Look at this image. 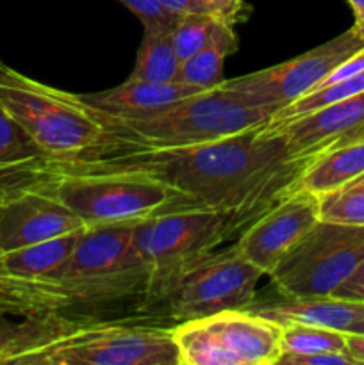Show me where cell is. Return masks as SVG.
Returning <instances> with one entry per match:
<instances>
[{"mask_svg":"<svg viewBox=\"0 0 364 365\" xmlns=\"http://www.w3.org/2000/svg\"><path fill=\"white\" fill-rule=\"evenodd\" d=\"M310 159H295L270 121L241 134L175 148L103 143L74 160L43 157L34 180L46 175H141L191 202L228 214L238 237L257 217L296 189Z\"/></svg>","mask_w":364,"mask_h":365,"instance_id":"cell-1","label":"cell"},{"mask_svg":"<svg viewBox=\"0 0 364 365\" xmlns=\"http://www.w3.org/2000/svg\"><path fill=\"white\" fill-rule=\"evenodd\" d=\"M275 113L271 107L250 106L221 84L150 113L100 114L107 128L103 143L175 148L241 134L270 121Z\"/></svg>","mask_w":364,"mask_h":365,"instance_id":"cell-2","label":"cell"},{"mask_svg":"<svg viewBox=\"0 0 364 365\" xmlns=\"http://www.w3.org/2000/svg\"><path fill=\"white\" fill-rule=\"evenodd\" d=\"M0 107L29 132L49 159H81L107 139L102 114L82 95L41 84L2 61Z\"/></svg>","mask_w":364,"mask_h":365,"instance_id":"cell-3","label":"cell"},{"mask_svg":"<svg viewBox=\"0 0 364 365\" xmlns=\"http://www.w3.org/2000/svg\"><path fill=\"white\" fill-rule=\"evenodd\" d=\"M136 223L84 227L70 259L50 280L70 298L74 310L136 299L138 309L148 274L132 242Z\"/></svg>","mask_w":364,"mask_h":365,"instance_id":"cell-4","label":"cell"},{"mask_svg":"<svg viewBox=\"0 0 364 365\" xmlns=\"http://www.w3.org/2000/svg\"><path fill=\"white\" fill-rule=\"evenodd\" d=\"M232 237L238 234L231 216L198 203L178 205L138 221L132 242L148 274L139 314L145 317L186 267Z\"/></svg>","mask_w":364,"mask_h":365,"instance_id":"cell-5","label":"cell"},{"mask_svg":"<svg viewBox=\"0 0 364 365\" xmlns=\"http://www.w3.org/2000/svg\"><path fill=\"white\" fill-rule=\"evenodd\" d=\"M13 365H178V351L171 327L84 321Z\"/></svg>","mask_w":364,"mask_h":365,"instance_id":"cell-6","label":"cell"},{"mask_svg":"<svg viewBox=\"0 0 364 365\" xmlns=\"http://www.w3.org/2000/svg\"><path fill=\"white\" fill-rule=\"evenodd\" d=\"M36 187L57 196L86 227L138 223L164 210L195 203L141 175H46L36 178L32 189Z\"/></svg>","mask_w":364,"mask_h":365,"instance_id":"cell-7","label":"cell"},{"mask_svg":"<svg viewBox=\"0 0 364 365\" xmlns=\"http://www.w3.org/2000/svg\"><path fill=\"white\" fill-rule=\"evenodd\" d=\"M263 277L266 274L236 245L225 252H211L186 267L145 317L177 324L223 310H245L256 299Z\"/></svg>","mask_w":364,"mask_h":365,"instance_id":"cell-8","label":"cell"},{"mask_svg":"<svg viewBox=\"0 0 364 365\" xmlns=\"http://www.w3.org/2000/svg\"><path fill=\"white\" fill-rule=\"evenodd\" d=\"M178 365H273L280 328L248 310H223L171 327Z\"/></svg>","mask_w":364,"mask_h":365,"instance_id":"cell-9","label":"cell"},{"mask_svg":"<svg viewBox=\"0 0 364 365\" xmlns=\"http://www.w3.org/2000/svg\"><path fill=\"white\" fill-rule=\"evenodd\" d=\"M364 259V225L318 221L270 274L288 294L332 296Z\"/></svg>","mask_w":364,"mask_h":365,"instance_id":"cell-10","label":"cell"},{"mask_svg":"<svg viewBox=\"0 0 364 365\" xmlns=\"http://www.w3.org/2000/svg\"><path fill=\"white\" fill-rule=\"evenodd\" d=\"M364 48V36L348 29L338 38L289 59L277 66L245 75L225 78L223 86L256 107H271L278 113L284 107L318 88L343 61Z\"/></svg>","mask_w":364,"mask_h":365,"instance_id":"cell-11","label":"cell"},{"mask_svg":"<svg viewBox=\"0 0 364 365\" xmlns=\"http://www.w3.org/2000/svg\"><path fill=\"white\" fill-rule=\"evenodd\" d=\"M320 221V200L307 189H293L238 237L236 248L270 277L275 267Z\"/></svg>","mask_w":364,"mask_h":365,"instance_id":"cell-12","label":"cell"},{"mask_svg":"<svg viewBox=\"0 0 364 365\" xmlns=\"http://www.w3.org/2000/svg\"><path fill=\"white\" fill-rule=\"evenodd\" d=\"M270 128L284 138L295 159H313L360 143L364 141V93L328 103L295 120H270Z\"/></svg>","mask_w":364,"mask_h":365,"instance_id":"cell-13","label":"cell"},{"mask_svg":"<svg viewBox=\"0 0 364 365\" xmlns=\"http://www.w3.org/2000/svg\"><path fill=\"white\" fill-rule=\"evenodd\" d=\"M84 227L81 217L52 192L27 189L0 203V252H14Z\"/></svg>","mask_w":364,"mask_h":365,"instance_id":"cell-14","label":"cell"},{"mask_svg":"<svg viewBox=\"0 0 364 365\" xmlns=\"http://www.w3.org/2000/svg\"><path fill=\"white\" fill-rule=\"evenodd\" d=\"M245 310L271 321L278 328L289 324L320 327L348 331L364 312V303L348 302L335 296L288 294L278 291L273 298H257Z\"/></svg>","mask_w":364,"mask_h":365,"instance_id":"cell-15","label":"cell"},{"mask_svg":"<svg viewBox=\"0 0 364 365\" xmlns=\"http://www.w3.org/2000/svg\"><path fill=\"white\" fill-rule=\"evenodd\" d=\"M206 91L196 86L186 82H148L127 78L123 84L113 89L93 95H82V98L100 113L111 116H123V114L150 113V110L163 109L170 103L178 102L182 98Z\"/></svg>","mask_w":364,"mask_h":365,"instance_id":"cell-16","label":"cell"},{"mask_svg":"<svg viewBox=\"0 0 364 365\" xmlns=\"http://www.w3.org/2000/svg\"><path fill=\"white\" fill-rule=\"evenodd\" d=\"M74 310L66 292L52 280L0 273V317L45 316Z\"/></svg>","mask_w":364,"mask_h":365,"instance_id":"cell-17","label":"cell"},{"mask_svg":"<svg viewBox=\"0 0 364 365\" xmlns=\"http://www.w3.org/2000/svg\"><path fill=\"white\" fill-rule=\"evenodd\" d=\"M84 321L63 312L25 317L24 323L0 321V365H13L21 355L56 341Z\"/></svg>","mask_w":364,"mask_h":365,"instance_id":"cell-18","label":"cell"},{"mask_svg":"<svg viewBox=\"0 0 364 365\" xmlns=\"http://www.w3.org/2000/svg\"><path fill=\"white\" fill-rule=\"evenodd\" d=\"M238 45L234 27L218 20L206 45L195 56L181 63L178 81L202 89L220 88L225 82V57L234 53L238 50Z\"/></svg>","mask_w":364,"mask_h":365,"instance_id":"cell-19","label":"cell"},{"mask_svg":"<svg viewBox=\"0 0 364 365\" xmlns=\"http://www.w3.org/2000/svg\"><path fill=\"white\" fill-rule=\"evenodd\" d=\"M364 173V141L341 146L313 157L300 175L296 187L325 195Z\"/></svg>","mask_w":364,"mask_h":365,"instance_id":"cell-20","label":"cell"},{"mask_svg":"<svg viewBox=\"0 0 364 365\" xmlns=\"http://www.w3.org/2000/svg\"><path fill=\"white\" fill-rule=\"evenodd\" d=\"M79 234L81 230L4 253V269L11 274H18V277L50 280L70 259L71 252L77 245Z\"/></svg>","mask_w":364,"mask_h":365,"instance_id":"cell-21","label":"cell"},{"mask_svg":"<svg viewBox=\"0 0 364 365\" xmlns=\"http://www.w3.org/2000/svg\"><path fill=\"white\" fill-rule=\"evenodd\" d=\"M171 31L145 29L138 50V59L131 77L136 81L173 82L178 81L181 61L171 45Z\"/></svg>","mask_w":364,"mask_h":365,"instance_id":"cell-22","label":"cell"},{"mask_svg":"<svg viewBox=\"0 0 364 365\" xmlns=\"http://www.w3.org/2000/svg\"><path fill=\"white\" fill-rule=\"evenodd\" d=\"M280 351L282 355L345 353L346 331L289 324V327L280 328Z\"/></svg>","mask_w":364,"mask_h":365,"instance_id":"cell-23","label":"cell"},{"mask_svg":"<svg viewBox=\"0 0 364 365\" xmlns=\"http://www.w3.org/2000/svg\"><path fill=\"white\" fill-rule=\"evenodd\" d=\"M320 220L343 225H364V173L318 196Z\"/></svg>","mask_w":364,"mask_h":365,"instance_id":"cell-24","label":"cell"},{"mask_svg":"<svg viewBox=\"0 0 364 365\" xmlns=\"http://www.w3.org/2000/svg\"><path fill=\"white\" fill-rule=\"evenodd\" d=\"M359 93H364V71L353 75V77L343 78V81L334 82V84L321 86V88L314 89L309 95L302 96L300 100L293 102L291 106L284 107L275 116L271 118L273 121H288L295 120V118L305 116V114L313 113V110L321 109V107L328 106V103L339 102V100L350 98Z\"/></svg>","mask_w":364,"mask_h":365,"instance_id":"cell-25","label":"cell"},{"mask_svg":"<svg viewBox=\"0 0 364 365\" xmlns=\"http://www.w3.org/2000/svg\"><path fill=\"white\" fill-rule=\"evenodd\" d=\"M46 157L29 132L0 107V170Z\"/></svg>","mask_w":364,"mask_h":365,"instance_id":"cell-26","label":"cell"},{"mask_svg":"<svg viewBox=\"0 0 364 365\" xmlns=\"http://www.w3.org/2000/svg\"><path fill=\"white\" fill-rule=\"evenodd\" d=\"M220 18L213 14H181L171 29V45L178 61H186L195 56L207 43L214 25Z\"/></svg>","mask_w":364,"mask_h":365,"instance_id":"cell-27","label":"cell"},{"mask_svg":"<svg viewBox=\"0 0 364 365\" xmlns=\"http://www.w3.org/2000/svg\"><path fill=\"white\" fill-rule=\"evenodd\" d=\"M120 2L139 18L143 29L171 31L178 20V14L168 11L159 0H120Z\"/></svg>","mask_w":364,"mask_h":365,"instance_id":"cell-28","label":"cell"},{"mask_svg":"<svg viewBox=\"0 0 364 365\" xmlns=\"http://www.w3.org/2000/svg\"><path fill=\"white\" fill-rule=\"evenodd\" d=\"M282 365H355L348 353H313V355H280Z\"/></svg>","mask_w":364,"mask_h":365,"instance_id":"cell-29","label":"cell"},{"mask_svg":"<svg viewBox=\"0 0 364 365\" xmlns=\"http://www.w3.org/2000/svg\"><path fill=\"white\" fill-rule=\"evenodd\" d=\"M332 296L348 302L364 303V259L360 260L359 266L352 271L348 278L332 292Z\"/></svg>","mask_w":364,"mask_h":365,"instance_id":"cell-30","label":"cell"},{"mask_svg":"<svg viewBox=\"0 0 364 365\" xmlns=\"http://www.w3.org/2000/svg\"><path fill=\"white\" fill-rule=\"evenodd\" d=\"M207 2L221 21L232 27L248 14V6L243 0H207Z\"/></svg>","mask_w":364,"mask_h":365,"instance_id":"cell-31","label":"cell"},{"mask_svg":"<svg viewBox=\"0 0 364 365\" xmlns=\"http://www.w3.org/2000/svg\"><path fill=\"white\" fill-rule=\"evenodd\" d=\"M159 2L178 16L181 14H213L216 16L207 0H159Z\"/></svg>","mask_w":364,"mask_h":365,"instance_id":"cell-32","label":"cell"},{"mask_svg":"<svg viewBox=\"0 0 364 365\" xmlns=\"http://www.w3.org/2000/svg\"><path fill=\"white\" fill-rule=\"evenodd\" d=\"M346 353L355 364H364V334H346Z\"/></svg>","mask_w":364,"mask_h":365,"instance_id":"cell-33","label":"cell"},{"mask_svg":"<svg viewBox=\"0 0 364 365\" xmlns=\"http://www.w3.org/2000/svg\"><path fill=\"white\" fill-rule=\"evenodd\" d=\"M350 7L353 11V25L352 29L364 36V0H348Z\"/></svg>","mask_w":364,"mask_h":365,"instance_id":"cell-34","label":"cell"},{"mask_svg":"<svg viewBox=\"0 0 364 365\" xmlns=\"http://www.w3.org/2000/svg\"><path fill=\"white\" fill-rule=\"evenodd\" d=\"M346 334H364V312L360 314L359 319L352 324V328Z\"/></svg>","mask_w":364,"mask_h":365,"instance_id":"cell-35","label":"cell"},{"mask_svg":"<svg viewBox=\"0 0 364 365\" xmlns=\"http://www.w3.org/2000/svg\"><path fill=\"white\" fill-rule=\"evenodd\" d=\"M2 255H4V253L0 252V273H7V271L4 269V264H2Z\"/></svg>","mask_w":364,"mask_h":365,"instance_id":"cell-36","label":"cell"}]
</instances>
